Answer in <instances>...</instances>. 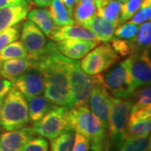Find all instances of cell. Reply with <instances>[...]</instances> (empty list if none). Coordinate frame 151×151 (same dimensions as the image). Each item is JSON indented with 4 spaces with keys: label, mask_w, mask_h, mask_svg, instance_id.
Here are the masks:
<instances>
[{
    "label": "cell",
    "mask_w": 151,
    "mask_h": 151,
    "mask_svg": "<svg viewBox=\"0 0 151 151\" xmlns=\"http://www.w3.org/2000/svg\"><path fill=\"white\" fill-rule=\"evenodd\" d=\"M45 78V97L56 106H74L67 70V57L60 54L55 43L47 42L37 60Z\"/></svg>",
    "instance_id": "obj_1"
},
{
    "label": "cell",
    "mask_w": 151,
    "mask_h": 151,
    "mask_svg": "<svg viewBox=\"0 0 151 151\" xmlns=\"http://www.w3.org/2000/svg\"><path fill=\"white\" fill-rule=\"evenodd\" d=\"M67 130L87 138L92 151H110L108 128L86 106H74L68 109Z\"/></svg>",
    "instance_id": "obj_2"
},
{
    "label": "cell",
    "mask_w": 151,
    "mask_h": 151,
    "mask_svg": "<svg viewBox=\"0 0 151 151\" xmlns=\"http://www.w3.org/2000/svg\"><path fill=\"white\" fill-rule=\"evenodd\" d=\"M29 109L25 97L15 87L6 94L0 116V125L6 131L24 128L29 123Z\"/></svg>",
    "instance_id": "obj_3"
},
{
    "label": "cell",
    "mask_w": 151,
    "mask_h": 151,
    "mask_svg": "<svg viewBox=\"0 0 151 151\" xmlns=\"http://www.w3.org/2000/svg\"><path fill=\"white\" fill-rule=\"evenodd\" d=\"M132 105L131 99L112 97L108 125L110 151H118L120 145L127 138V127Z\"/></svg>",
    "instance_id": "obj_4"
},
{
    "label": "cell",
    "mask_w": 151,
    "mask_h": 151,
    "mask_svg": "<svg viewBox=\"0 0 151 151\" xmlns=\"http://www.w3.org/2000/svg\"><path fill=\"white\" fill-rule=\"evenodd\" d=\"M67 70L74 106L87 107L89 97L95 82V76H89L81 70L80 62L77 60L67 58Z\"/></svg>",
    "instance_id": "obj_5"
},
{
    "label": "cell",
    "mask_w": 151,
    "mask_h": 151,
    "mask_svg": "<svg viewBox=\"0 0 151 151\" xmlns=\"http://www.w3.org/2000/svg\"><path fill=\"white\" fill-rule=\"evenodd\" d=\"M119 60L120 56L111 45L104 42L88 52L81 60L80 66L86 74L94 76L108 70Z\"/></svg>",
    "instance_id": "obj_6"
},
{
    "label": "cell",
    "mask_w": 151,
    "mask_h": 151,
    "mask_svg": "<svg viewBox=\"0 0 151 151\" xmlns=\"http://www.w3.org/2000/svg\"><path fill=\"white\" fill-rule=\"evenodd\" d=\"M104 86L115 98L129 99L133 94L130 76L124 61H120L108 68L101 75Z\"/></svg>",
    "instance_id": "obj_7"
},
{
    "label": "cell",
    "mask_w": 151,
    "mask_h": 151,
    "mask_svg": "<svg viewBox=\"0 0 151 151\" xmlns=\"http://www.w3.org/2000/svg\"><path fill=\"white\" fill-rule=\"evenodd\" d=\"M68 109L64 106L55 105L48 113L35 123L32 127L35 134L51 140L66 131Z\"/></svg>",
    "instance_id": "obj_8"
},
{
    "label": "cell",
    "mask_w": 151,
    "mask_h": 151,
    "mask_svg": "<svg viewBox=\"0 0 151 151\" xmlns=\"http://www.w3.org/2000/svg\"><path fill=\"white\" fill-rule=\"evenodd\" d=\"M130 76L133 91L150 85L151 61L150 50L134 52L124 60Z\"/></svg>",
    "instance_id": "obj_9"
},
{
    "label": "cell",
    "mask_w": 151,
    "mask_h": 151,
    "mask_svg": "<svg viewBox=\"0 0 151 151\" xmlns=\"http://www.w3.org/2000/svg\"><path fill=\"white\" fill-rule=\"evenodd\" d=\"M95 76V82L89 97L88 103L90 105L91 112L107 128L108 125V118L110 111V104L112 96L104 86L101 75Z\"/></svg>",
    "instance_id": "obj_10"
},
{
    "label": "cell",
    "mask_w": 151,
    "mask_h": 151,
    "mask_svg": "<svg viewBox=\"0 0 151 151\" xmlns=\"http://www.w3.org/2000/svg\"><path fill=\"white\" fill-rule=\"evenodd\" d=\"M21 42L28 52V56L37 60L47 44L45 35L31 21H25L21 26Z\"/></svg>",
    "instance_id": "obj_11"
},
{
    "label": "cell",
    "mask_w": 151,
    "mask_h": 151,
    "mask_svg": "<svg viewBox=\"0 0 151 151\" xmlns=\"http://www.w3.org/2000/svg\"><path fill=\"white\" fill-rule=\"evenodd\" d=\"M25 98L40 96L45 92V78L43 73L37 66L29 69L19 76L12 83Z\"/></svg>",
    "instance_id": "obj_12"
},
{
    "label": "cell",
    "mask_w": 151,
    "mask_h": 151,
    "mask_svg": "<svg viewBox=\"0 0 151 151\" xmlns=\"http://www.w3.org/2000/svg\"><path fill=\"white\" fill-rule=\"evenodd\" d=\"M151 129V107L131 111L127 138H142L150 136Z\"/></svg>",
    "instance_id": "obj_13"
},
{
    "label": "cell",
    "mask_w": 151,
    "mask_h": 151,
    "mask_svg": "<svg viewBox=\"0 0 151 151\" xmlns=\"http://www.w3.org/2000/svg\"><path fill=\"white\" fill-rule=\"evenodd\" d=\"M99 41L79 39H67L55 43L60 54L72 60L83 58L92 49L98 45Z\"/></svg>",
    "instance_id": "obj_14"
},
{
    "label": "cell",
    "mask_w": 151,
    "mask_h": 151,
    "mask_svg": "<svg viewBox=\"0 0 151 151\" xmlns=\"http://www.w3.org/2000/svg\"><path fill=\"white\" fill-rule=\"evenodd\" d=\"M35 134L32 127L4 133L0 135V151H22Z\"/></svg>",
    "instance_id": "obj_15"
},
{
    "label": "cell",
    "mask_w": 151,
    "mask_h": 151,
    "mask_svg": "<svg viewBox=\"0 0 151 151\" xmlns=\"http://www.w3.org/2000/svg\"><path fill=\"white\" fill-rule=\"evenodd\" d=\"M37 60L30 57L16 58L5 60L1 65L0 75L13 83L23 73L37 66Z\"/></svg>",
    "instance_id": "obj_16"
},
{
    "label": "cell",
    "mask_w": 151,
    "mask_h": 151,
    "mask_svg": "<svg viewBox=\"0 0 151 151\" xmlns=\"http://www.w3.org/2000/svg\"><path fill=\"white\" fill-rule=\"evenodd\" d=\"M33 4H24L0 9V33L26 19Z\"/></svg>",
    "instance_id": "obj_17"
},
{
    "label": "cell",
    "mask_w": 151,
    "mask_h": 151,
    "mask_svg": "<svg viewBox=\"0 0 151 151\" xmlns=\"http://www.w3.org/2000/svg\"><path fill=\"white\" fill-rule=\"evenodd\" d=\"M49 38L57 42L67 39H79V40H89L98 41L97 36L92 31L79 24L58 26L51 33Z\"/></svg>",
    "instance_id": "obj_18"
},
{
    "label": "cell",
    "mask_w": 151,
    "mask_h": 151,
    "mask_svg": "<svg viewBox=\"0 0 151 151\" xmlns=\"http://www.w3.org/2000/svg\"><path fill=\"white\" fill-rule=\"evenodd\" d=\"M97 15L119 27L121 21L122 3L116 0H97Z\"/></svg>",
    "instance_id": "obj_19"
},
{
    "label": "cell",
    "mask_w": 151,
    "mask_h": 151,
    "mask_svg": "<svg viewBox=\"0 0 151 151\" xmlns=\"http://www.w3.org/2000/svg\"><path fill=\"white\" fill-rule=\"evenodd\" d=\"M97 36L98 41L110 42L114 38L117 26L99 16H95L84 26Z\"/></svg>",
    "instance_id": "obj_20"
},
{
    "label": "cell",
    "mask_w": 151,
    "mask_h": 151,
    "mask_svg": "<svg viewBox=\"0 0 151 151\" xmlns=\"http://www.w3.org/2000/svg\"><path fill=\"white\" fill-rule=\"evenodd\" d=\"M29 21L34 23L45 35L50 36L51 33L58 27L53 21L49 9H32L28 12L27 17Z\"/></svg>",
    "instance_id": "obj_21"
},
{
    "label": "cell",
    "mask_w": 151,
    "mask_h": 151,
    "mask_svg": "<svg viewBox=\"0 0 151 151\" xmlns=\"http://www.w3.org/2000/svg\"><path fill=\"white\" fill-rule=\"evenodd\" d=\"M26 99L28 101L29 118V120L34 123L40 120L55 106V104H53L45 96L41 95Z\"/></svg>",
    "instance_id": "obj_22"
},
{
    "label": "cell",
    "mask_w": 151,
    "mask_h": 151,
    "mask_svg": "<svg viewBox=\"0 0 151 151\" xmlns=\"http://www.w3.org/2000/svg\"><path fill=\"white\" fill-rule=\"evenodd\" d=\"M95 16H97V6L95 2H78L72 12L74 21L83 27Z\"/></svg>",
    "instance_id": "obj_23"
},
{
    "label": "cell",
    "mask_w": 151,
    "mask_h": 151,
    "mask_svg": "<svg viewBox=\"0 0 151 151\" xmlns=\"http://www.w3.org/2000/svg\"><path fill=\"white\" fill-rule=\"evenodd\" d=\"M151 41V23L150 20L141 24L138 29L137 35L133 40H130L134 52H140L144 50H150Z\"/></svg>",
    "instance_id": "obj_24"
},
{
    "label": "cell",
    "mask_w": 151,
    "mask_h": 151,
    "mask_svg": "<svg viewBox=\"0 0 151 151\" xmlns=\"http://www.w3.org/2000/svg\"><path fill=\"white\" fill-rule=\"evenodd\" d=\"M49 11L53 21L57 26H65L75 24L74 19L70 17L61 0H52L50 4Z\"/></svg>",
    "instance_id": "obj_25"
},
{
    "label": "cell",
    "mask_w": 151,
    "mask_h": 151,
    "mask_svg": "<svg viewBox=\"0 0 151 151\" xmlns=\"http://www.w3.org/2000/svg\"><path fill=\"white\" fill-rule=\"evenodd\" d=\"M75 139V132L66 130L50 140V151H71Z\"/></svg>",
    "instance_id": "obj_26"
},
{
    "label": "cell",
    "mask_w": 151,
    "mask_h": 151,
    "mask_svg": "<svg viewBox=\"0 0 151 151\" xmlns=\"http://www.w3.org/2000/svg\"><path fill=\"white\" fill-rule=\"evenodd\" d=\"M28 52L20 40H15L8 45L0 52V61H5L10 59L25 58Z\"/></svg>",
    "instance_id": "obj_27"
},
{
    "label": "cell",
    "mask_w": 151,
    "mask_h": 151,
    "mask_svg": "<svg viewBox=\"0 0 151 151\" xmlns=\"http://www.w3.org/2000/svg\"><path fill=\"white\" fill-rule=\"evenodd\" d=\"M150 148V136L142 138H126L118 151H149Z\"/></svg>",
    "instance_id": "obj_28"
},
{
    "label": "cell",
    "mask_w": 151,
    "mask_h": 151,
    "mask_svg": "<svg viewBox=\"0 0 151 151\" xmlns=\"http://www.w3.org/2000/svg\"><path fill=\"white\" fill-rule=\"evenodd\" d=\"M150 90V85H148V86L139 87L133 92L130 98L133 97L134 99V102H133L131 111L147 108V107H151Z\"/></svg>",
    "instance_id": "obj_29"
},
{
    "label": "cell",
    "mask_w": 151,
    "mask_h": 151,
    "mask_svg": "<svg viewBox=\"0 0 151 151\" xmlns=\"http://www.w3.org/2000/svg\"><path fill=\"white\" fill-rule=\"evenodd\" d=\"M20 29L21 25L18 24L0 33V52L8 45L19 39L20 35Z\"/></svg>",
    "instance_id": "obj_30"
},
{
    "label": "cell",
    "mask_w": 151,
    "mask_h": 151,
    "mask_svg": "<svg viewBox=\"0 0 151 151\" xmlns=\"http://www.w3.org/2000/svg\"><path fill=\"white\" fill-rule=\"evenodd\" d=\"M139 27L133 23H123L114 31V37L124 39V40H133L137 35Z\"/></svg>",
    "instance_id": "obj_31"
},
{
    "label": "cell",
    "mask_w": 151,
    "mask_h": 151,
    "mask_svg": "<svg viewBox=\"0 0 151 151\" xmlns=\"http://www.w3.org/2000/svg\"><path fill=\"white\" fill-rule=\"evenodd\" d=\"M143 0H126L122 4L121 21L124 23L130 19L141 7Z\"/></svg>",
    "instance_id": "obj_32"
},
{
    "label": "cell",
    "mask_w": 151,
    "mask_h": 151,
    "mask_svg": "<svg viewBox=\"0 0 151 151\" xmlns=\"http://www.w3.org/2000/svg\"><path fill=\"white\" fill-rule=\"evenodd\" d=\"M111 42H112V44H110L111 46L120 57H126L132 54L133 49H132L130 40H129L114 37Z\"/></svg>",
    "instance_id": "obj_33"
},
{
    "label": "cell",
    "mask_w": 151,
    "mask_h": 151,
    "mask_svg": "<svg viewBox=\"0 0 151 151\" xmlns=\"http://www.w3.org/2000/svg\"><path fill=\"white\" fill-rule=\"evenodd\" d=\"M151 16V4L142 3L139 9L135 13L131 18L130 23L134 24H140L146 21L150 20Z\"/></svg>",
    "instance_id": "obj_34"
},
{
    "label": "cell",
    "mask_w": 151,
    "mask_h": 151,
    "mask_svg": "<svg viewBox=\"0 0 151 151\" xmlns=\"http://www.w3.org/2000/svg\"><path fill=\"white\" fill-rule=\"evenodd\" d=\"M49 144L42 137H32L25 144L22 151H48Z\"/></svg>",
    "instance_id": "obj_35"
},
{
    "label": "cell",
    "mask_w": 151,
    "mask_h": 151,
    "mask_svg": "<svg viewBox=\"0 0 151 151\" xmlns=\"http://www.w3.org/2000/svg\"><path fill=\"white\" fill-rule=\"evenodd\" d=\"M90 148V140L81 134L76 133V139L71 151H88Z\"/></svg>",
    "instance_id": "obj_36"
},
{
    "label": "cell",
    "mask_w": 151,
    "mask_h": 151,
    "mask_svg": "<svg viewBox=\"0 0 151 151\" xmlns=\"http://www.w3.org/2000/svg\"><path fill=\"white\" fill-rule=\"evenodd\" d=\"M24 4H32L31 0H0V9L10 7V6L19 5Z\"/></svg>",
    "instance_id": "obj_37"
},
{
    "label": "cell",
    "mask_w": 151,
    "mask_h": 151,
    "mask_svg": "<svg viewBox=\"0 0 151 151\" xmlns=\"http://www.w3.org/2000/svg\"><path fill=\"white\" fill-rule=\"evenodd\" d=\"M12 88V83L4 77H0V97H4Z\"/></svg>",
    "instance_id": "obj_38"
},
{
    "label": "cell",
    "mask_w": 151,
    "mask_h": 151,
    "mask_svg": "<svg viewBox=\"0 0 151 151\" xmlns=\"http://www.w3.org/2000/svg\"><path fill=\"white\" fill-rule=\"evenodd\" d=\"M62 3L64 4L65 8L67 9V10L70 14V17L72 18V12H73V9L75 5L78 3V0H61Z\"/></svg>",
    "instance_id": "obj_39"
},
{
    "label": "cell",
    "mask_w": 151,
    "mask_h": 151,
    "mask_svg": "<svg viewBox=\"0 0 151 151\" xmlns=\"http://www.w3.org/2000/svg\"><path fill=\"white\" fill-rule=\"evenodd\" d=\"M35 5L39 7H48L52 2V0H31Z\"/></svg>",
    "instance_id": "obj_40"
},
{
    "label": "cell",
    "mask_w": 151,
    "mask_h": 151,
    "mask_svg": "<svg viewBox=\"0 0 151 151\" xmlns=\"http://www.w3.org/2000/svg\"><path fill=\"white\" fill-rule=\"evenodd\" d=\"M3 103H4V97H0V116H1V112H2V108H3Z\"/></svg>",
    "instance_id": "obj_41"
},
{
    "label": "cell",
    "mask_w": 151,
    "mask_h": 151,
    "mask_svg": "<svg viewBox=\"0 0 151 151\" xmlns=\"http://www.w3.org/2000/svg\"><path fill=\"white\" fill-rule=\"evenodd\" d=\"M97 0H78L80 3H86V2H96Z\"/></svg>",
    "instance_id": "obj_42"
},
{
    "label": "cell",
    "mask_w": 151,
    "mask_h": 151,
    "mask_svg": "<svg viewBox=\"0 0 151 151\" xmlns=\"http://www.w3.org/2000/svg\"><path fill=\"white\" fill-rule=\"evenodd\" d=\"M116 1H119V2H125L126 0H116Z\"/></svg>",
    "instance_id": "obj_43"
},
{
    "label": "cell",
    "mask_w": 151,
    "mask_h": 151,
    "mask_svg": "<svg viewBox=\"0 0 151 151\" xmlns=\"http://www.w3.org/2000/svg\"><path fill=\"white\" fill-rule=\"evenodd\" d=\"M1 65H2V62L0 61V71H1Z\"/></svg>",
    "instance_id": "obj_44"
}]
</instances>
